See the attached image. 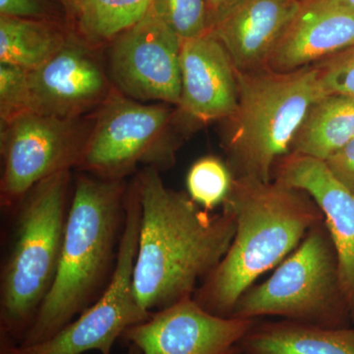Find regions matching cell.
I'll return each mask as SVG.
<instances>
[{
	"mask_svg": "<svg viewBox=\"0 0 354 354\" xmlns=\"http://www.w3.org/2000/svg\"><path fill=\"white\" fill-rule=\"evenodd\" d=\"M133 181L141 206L133 288L153 313L194 295L225 257L236 225L225 209L211 215L167 187L158 169L145 167Z\"/></svg>",
	"mask_w": 354,
	"mask_h": 354,
	"instance_id": "cell-1",
	"label": "cell"
},
{
	"mask_svg": "<svg viewBox=\"0 0 354 354\" xmlns=\"http://www.w3.org/2000/svg\"><path fill=\"white\" fill-rule=\"evenodd\" d=\"M223 209L234 216V241L193 298L209 313L230 317L254 281L286 259L324 216L306 192L278 180L234 178Z\"/></svg>",
	"mask_w": 354,
	"mask_h": 354,
	"instance_id": "cell-2",
	"label": "cell"
},
{
	"mask_svg": "<svg viewBox=\"0 0 354 354\" xmlns=\"http://www.w3.org/2000/svg\"><path fill=\"white\" fill-rule=\"evenodd\" d=\"M127 189L125 179L86 172L77 176L55 283L18 346L50 339L108 288L124 227Z\"/></svg>",
	"mask_w": 354,
	"mask_h": 354,
	"instance_id": "cell-3",
	"label": "cell"
},
{
	"mask_svg": "<svg viewBox=\"0 0 354 354\" xmlns=\"http://www.w3.org/2000/svg\"><path fill=\"white\" fill-rule=\"evenodd\" d=\"M70 171L32 188L14 209L0 272V348L18 346L57 277L68 216Z\"/></svg>",
	"mask_w": 354,
	"mask_h": 354,
	"instance_id": "cell-4",
	"label": "cell"
},
{
	"mask_svg": "<svg viewBox=\"0 0 354 354\" xmlns=\"http://www.w3.org/2000/svg\"><path fill=\"white\" fill-rule=\"evenodd\" d=\"M239 104L227 138L235 179L271 183L274 167L292 151L310 108L328 94L316 65L292 72H237Z\"/></svg>",
	"mask_w": 354,
	"mask_h": 354,
	"instance_id": "cell-5",
	"label": "cell"
},
{
	"mask_svg": "<svg viewBox=\"0 0 354 354\" xmlns=\"http://www.w3.org/2000/svg\"><path fill=\"white\" fill-rule=\"evenodd\" d=\"M279 316L319 327L348 328L351 320L334 243L324 220L314 225L274 274L239 297L232 318Z\"/></svg>",
	"mask_w": 354,
	"mask_h": 354,
	"instance_id": "cell-6",
	"label": "cell"
},
{
	"mask_svg": "<svg viewBox=\"0 0 354 354\" xmlns=\"http://www.w3.org/2000/svg\"><path fill=\"white\" fill-rule=\"evenodd\" d=\"M169 106L136 101L113 90L97 109L77 169L102 178L125 179L140 165L160 171L171 167L177 145L169 134Z\"/></svg>",
	"mask_w": 354,
	"mask_h": 354,
	"instance_id": "cell-7",
	"label": "cell"
},
{
	"mask_svg": "<svg viewBox=\"0 0 354 354\" xmlns=\"http://www.w3.org/2000/svg\"><path fill=\"white\" fill-rule=\"evenodd\" d=\"M141 206L134 183L125 197V221L118 261L108 288L66 327L46 341L32 346L0 348V354H111L123 333L148 320L153 313L142 308L133 288V272L138 249Z\"/></svg>",
	"mask_w": 354,
	"mask_h": 354,
	"instance_id": "cell-8",
	"label": "cell"
},
{
	"mask_svg": "<svg viewBox=\"0 0 354 354\" xmlns=\"http://www.w3.org/2000/svg\"><path fill=\"white\" fill-rule=\"evenodd\" d=\"M93 121L27 111L1 127V206L13 212L44 179L78 167Z\"/></svg>",
	"mask_w": 354,
	"mask_h": 354,
	"instance_id": "cell-9",
	"label": "cell"
},
{
	"mask_svg": "<svg viewBox=\"0 0 354 354\" xmlns=\"http://www.w3.org/2000/svg\"><path fill=\"white\" fill-rule=\"evenodd\" d=\"M181 41L153 11L108 44L114 90L143 102L178 106Z\"/></svg>",
	"mask_w": 354,
	"mask_h": 354,
	"instance_id": "cell-10",
	"label": "cell"
},
{
	"mask_svg": "<svg viewBox=\"0 0 354 354\" xmlns=\"http://www.w3.org/2000/svg\"><path fill=\"white\" fill-rule=\"evenodd\" d=\"M256 320L214 315L187 297L128 328L121 339L142 354H239Z\"/></svg>",
	"mask_w": 354,
	"mask_h": 354,
	"instance_id": "cell-11",
	"label": "cell"
},
{
	"mask_svg": "<svg viewBox=\"0 0 354 354\" xmlns=\"http://www.w3.org/2000/svg\"><path fill=\"white\" fill-rule=\"evenodd\" d=\"M95 50L69 35L55 57L29 71L30 111L73 120L101 108L114 88Z\"/></svg>",
	"mask_w": 354,
	"mask_h": 354,
	"instance_id": "cell-12",
	"label": "cell"
},
{
	"mask_svg": "<svg viewBox=\"0 0 354 354\" xmlns=\"http://www.w3.org/2000/svg\"><path fill=\"white\" fill-rule=\"evenodd\" d=\"M276 180L304 191L318 205L339 262L342 292L354 323V193L324 160L290 153L277 165Z\"/></svg>",
	"mask_w": 354,
	"mask_h": 354,
	"instance_id": "cell-13",
	"label": "cell"
},
{
	"mask_svg": "<svg viewBox=\"0 0 354 354\" xmlns=\"http://www.w3.org/2000/svg\"><path fill=\"white\" fill-rule=\"evenodd\" d=\"M180 73L178 108L184 115L200 122L234 115L239 104L237 71L213 32L183 41Z\"/></svg>",
	"mask_w": 354,
	"mask_h": 354,
	"instance_id": "cell-14",
	"label": "cell"
},
{
	"mask_svg": "<svg viewBox=\"0 0 354 354\" xmlns=\"http://www.w3.org/2000/svg\"><path fill=\"white\" fill-rule=\"evenodd\" d=\"M354 46V11L339 0H301L266 69L292 72Z\"/></svg>",
	"mask_w": 354,
	"mask_h": 354,
	"instance_id": "cell-15",
	"label": "cell"
},
{
	"mask_svg": "<svg viewBox=\"0 0 354 354\" xmlns=\"http://www.w3.org/2000/svg\"><path fill=\"white\" fill-rule=\"evenodd\" d=\"M300 3L301 0H237L216 14L211 31L237 72L266 69Z\"/></svg>",
	"mask_w": 354,
	"mask_h": 354,
	"instance_id": "cell-16",
	"label": "cell"
},
{
	"mask_svg": "<svg viewBox=\"0 0 354 354\" xmlns=\"http://www.w3.org/2000/svg\"><path fill=\"white\" fill-rule=\"evenodd\" d=\"M239 354H354V329L256 321L239 344Z\"/></svg>",
	"mask_w": 354,
	"mask_h": 354,
	"instance_id": "cell-17",
	"label": "cell"
},
{
	"mask_svg": "<svg viewBox=\"0 0 354 354\" xmlns=\"http://www.w3.org/2000/svg\"><path fill=\"white\" fill-rule=\"evenodd\" d=\"M353 138L354 97L327 94L310 108L291 153L325 162Z\"/></svg>",
	"mask_w": 354,
	"mask_h": 354,
	"instance_id": "cell-18",
	"label": "cell"
},
{
	"mask_svg": "<svg viewBox=\"0 0 354 354\" xmlns=\"http://www.w3.org/2000/svg\"><path fill=\"white\" fill-rule=\"evenodd\" d=\"M68 37L55 21L0 16V64L32 71L55 57Z\"/></svg>",
	"mask_w": 354,
	"mask_h": 354,
	"instance_id": "cell-19",
	"label": "cell"
},
{
	"mask_svg": "<svg viewBox=\"0 0 354 354\" xmlns=\"http://www.w3.org/2000/svg\"><path fill=\"white\" fill-rule=\"evenodd\" d=\"M152 0H80L77 8V35L93 48L111 43L138 23L150 10Z\"/></svg>",
	"mask_w": 354,
	"mask_h": 354,
	"instance_id": "cell-20",
	"label": "cell"
},
{
	"mask_svg": "<svg viewBox=\"0 0 354 354\" xmlns=\"http://www.w3.org/2000/svg\"><path fill=\"white\" fill-rule=\"evenodd\" d=\"M232 172L220 158L208 156L199 158L186 176L188 195L198 206L211 212L223 205L232 188Z\"/></svg>",
	"mask_w": 354,
	"mask_h": 354,
	"instance_id": "cell-21",
	"label": "cell"
},
{
	"mask_svg": "<svg viewBox=\"0 0 354 354\" xmlns=\"http://www.w3.org/2000/svg\"><path fill=\"white\" fill-rule=\"evenodd\" d=\"M181 41L198 38L212 29L207 0H152L150 8Z\"/></svg>",
	"mask_w": 354,
	"mask_h": 354,
	"instance_id": "cell-22",
	"label": "cell"
},
{
	"mask_svg": "<svg viewBox=\"0 0 354 354\" xmlns=\"http://www.w3.org/2000/svg\"><path fill=\"white\" fill-rule=\"evenodd\" d=\"M30 111L29 71L0 64V123H7Z\"/></svg>",
	"mask_w": 354,
	"mask_h": 354,
	"instance_id": "cell-23",
	"label": "cell"
},
{
	"mask_svg": "<svg viewBox=\"0 0 354 354\" xmlns=\"http://www.w3.org/2000/svg\"><path fill=\"white\" fill-rule=\"evenodd\" d=\"M315 65L328 94L354 97V46Z\"/></svg>",
	"mask_w": 354,
	"mask_h": 354,
	"instance_id": "cell-24",
	"label": "cell"
},
{
	"mask_svg": "<svg viewBox=\"0 0 354 354\" xmlns=\"http://www.w3.org/2000/svg\"><path fill=\"white\" fill-rule=\"evenodd\" d=\"M0 16L53 21L46 0H0Z\"/></svg>",
	"mask_w": 354,
	"mask_h": 354,
	"instance_id": "cell-25",
	"label": "cell"
},
{
	"mask_svg": "<svg viewBox=\"0 0 354 354\" xmlns=\"http://www.w3.org/2000/svg\"><path fill=\"white\" fill-rule=\"evenodd\" d=\"M325 162L332 174L354 193V138Z\"/></svg>",
	"mask_w": 354,
	"mask_h": 354,
	"instance_id": "cell-26",
	"label": "cell"
},
{
	"mask_svg": "<svg viewBox=\"0 0 354 354\" xmlns=\"http://www.w3.org/2000/svg\"><path fill=\"white\" fill-rule=\"evenodd\" d=\"M207 1H208L209 9H211L212 23H213V18L216 14L221 13V11L232 6L237 0H207Z\"/></svg>",
	"mask_w": 354,
	"mask_h": 354,
	"instance_id": "cell-27",
	"label": "cell"
},
{
	"mask_svg": "<svg viewBox=\"0 0 354 354\" xmlns=\"http://www.w3.org/2000/svg\"><path fill=\"white\" fill-rule=\"evenodd\" d=\"M59 1L62 2V6L64 7L65 12L67 13V15L71 17L72 19H74L80 0H59Z\"/></svg>",
	"mask_w": 354,
	"mask_h": 354,
	"instance_id": "cell-28",
	"label": "cell"
},
{
	"mask_svg": "<svg viewBox=\"0 0 354 354\" xmlns=\"http://www.w3.org/2000/svg\"><path fill=\"white\" fill-rule=\"evenodd\" d=\"M127 354H142V353L134 344H128V351Z\"/></svg>",
	"mask_w": 354,
	"mask_h": 354,
	"instance_id": "cell-29",
	"label": "cell"
},
{
	"mask_svg": "<svg viewBox=\"0 0 354 354\" xmlns=\"http://www.w3.org/2000/svg\"><path fill=\"white\" fill-rule=\"evenodd\" d=\"M339 1H341L344 6L349 7V8L353 9L354 11V0H339Z\"/></svg>",
	"mask_w": 354,
	"mask_h": 354,
	"instance_id": "cell-30",
	"label": "cell"
}]
</instances>
